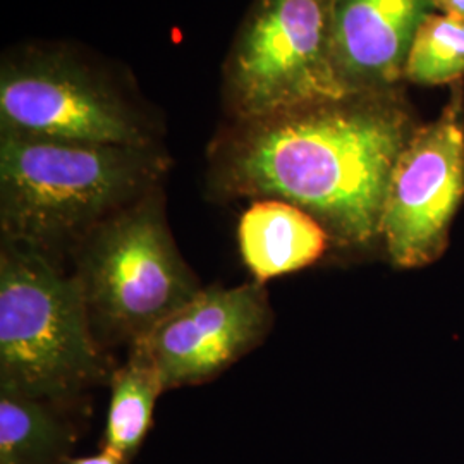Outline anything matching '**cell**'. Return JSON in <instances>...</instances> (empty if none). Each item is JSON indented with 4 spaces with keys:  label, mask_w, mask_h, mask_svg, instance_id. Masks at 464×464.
Instances as JSON below:
<instances>
[{
    "label": "cell",
    "mask_w": 464,
    "mask_h": 464,
    "mask_svg": "<svg viewBox=\"0 0 464 464\" xmlns=\"http://www.w3.org/2000/svg\"><path fill=\"white\" fill-rule=\"evenodd\" d=\"M107 373L76 276L4 241L0 251V389L45 402L82 394Z\"/></svg>",
    "instance_id": "cell-3"
},
{
    "label": "cell",
    "mask_w": 464,
    "mask_h": 464,
    "mask_svg": "<svg viewBox=\"0 0 464 464\" xmlns=\"http://www.w3.org/2000/svg\"><path fill=\"white\" fill-rule=\"evenodd\" d=\"M76 431L45 401L0 389V464H69Z\"/></svg>",
    "instance_id": "cell-11"
},
{
    "label": "cell",
    "mask_w": 464,
    "mask_h": 464,
    "mask_svg": "<svg viewBox=\"0 0 464 464\" xmlns=\"http://www.w3.org/2000/svg\"><path fill=\"white\" fill-rule=\"evenodd\" d=\"M145 147L86 145L4 131L0 222L4 241L50 260L78 249L128 208L155 178Z\"/></svg>",
    "instance_id": "cell-2"
},
{
    "label": "cell",
    "mask_w": 464,
    "mask_h": 464,
    "mask_svg": "<svg viewBox=\"0 0 464 464\" xmlns=\"http://www.w3.org/2000/svg\"><path fill=\"white\" fill-rule=\"evenodd\" d=\"M464 198V119L459 103L416 130L391 174L379 236L394 266H423L448 245Z\"/></svg>",
    "instance_id": "cell-6"
},
{
    "label": "cell",
    "mask_w": 464,
    "mask_h": 464,
    "mask_svg": "<svg viewBox=\"0 0 464 464\" xmlns=\"http://www.w3.org/2000/svg\"><path fill=\"white\" fill-rule=\"evenodd\" d=\"M464 74V16L430 13L411 44L404 78L416 84H446Z\"/></svg>",
    "instance_id": "cell-13"
},
{
    "label": "cell",
    "mask_w": 464,
    "mask_h": 464,
    "mask_svg": "<svg viewBox=\"0 0 464 464\" xmlns=\"http://www.w3.org/2000/svg\"><path fill=\"white\" fill-rule=\"evenodd\" d=\"M268 320L260 284L214 287L199 291L133 348L147 354L166 391L216 377L260 341Z\"/></svg>",
    "instance_id": "cell-7"
},
{
    "label": "cell",
    "mask_w": 464,
    "mask_h": 464,
    "mask_svg": "<svg viewBox=\"0 0 464 464\" xmlns=\"http://www.w3.org/2000/svg\"><path fill=\"white\" fill-rule=\"evenodd\" d=\"M162 391L164 385L155 366L141 349L133 348L130 362L112 377L103 448L128 461L147 437Z\"/></svg>",
    "instance_id": "cell-12"
},
{
    "label": "cell",
    "mask_w": 464,
    "mask_h": 464,
    "mask_svg": "<svg viewBox=\"0 0 464 464\" xmlns=\"http://www.w3.org/2000/svg\"><path fill=\"white\" fill-rule=\"evenodd\" d=\"M78 262L93 334L131 346L201 291L153 203L105 220L78 248Z\"/></svg>",
    "instance_id": "cell-4"
},
{
    "label": "cell",
    "mask_w": 464,
    "mask_h": 464,
    "mask_svg": "<svg viewBox=\"0 0 464 464\" xmlns=\"http://www.w3.org/2000/svg\"><path fill=\"white\" fill-rule=\"evenodd\" d=\"M430 5L439 13L464 16V0H430Z\"/></svg>",
    "instance_id": "cell-15"
},
{
    "label": "cell",
    "mask_w": 464,
    "mask_h": 464,
    "mask_svg": "<svg viewBox=\"0 0 464 464\" xmlns=\"http://www.w3.org/2000/svg\"><path fill=\"white\" fill-rule=\"evenodd\" d=\"M430 0H334L332 53L349 93L404 78L408 53Z\"/></svg>",
    "instance_id": "cell-9"
},
{
    "label": "cell",
    "mask_w": 464,
    "mask_h": 464,
    "mask_svg": "<svg viewBox=\"0 0 464 464\" xmlns=\"http://www.w3.org/2000/svg\"><path fill=\"white\" fill-rule=\"evenodd\" d=\"M237 239L245 266L266 282L315 264L327 249L329 232L296 205L266 198L243 214Z\"/></svg>",
    "instance_id": "cell-10"
},
{
    "label": "cell",
    "mask_w": 464,
    "mask_h": 464,
    "mask_svg": "<svg viewBox=\"0 0 464 464\" xmlns=\"http://www.w3.org/2000/svg\"><path fill=\"white\" fill-rule=\"evenodd\" d=\"M0 114L4 131L86 145L145 147L140 128L116 100L64 67L5 71Z\"/></svg>",
    "instance_id": "cell-8"
},
{
    "label": "cell",
    "mask_w": 464,
    "mask_h": 464,
    "mask_svg": "<svg viewBox=\"0 0 464 464\" xmlns=\"http://www.w3.org/2000/svg\"><path fill=\"white\" fill-rule=\"evenodd\" d=\"M334 0H262L234 59L239 107L251 117L284 116L344 102L332 53Z\"/></svg>",
    "instance_id": "cell-5"
},
{
    "label": "cell",
    "mask_w": 464,
    "mask_h": 464,
    "mask_svg": "<svg viewBox=\"0 0 464 464\" xmlns=\"http://www.w3.org/2000/svg\"><path fill=\"white\" fill-rule=\"evenodd\" d=\"M406 116L379 103L344 102L270 117L231 151L227 178L243 195L293 203L344 245L379 236Z\"/></svg>",
    "instance_id": "cell-1"
},
{
    "label": "cell",
    "mask_w": 464,
    "mask_h": 464,
    "mask_svg": "<svg viewBox=\"0 0 464 464\" xmlns=\"http://www.w3.org/2000/svg\"><path fill=\"white\" fill-rule=\"evenodd\" d=\"M69 464H126V459L109 449L102 448L99 454L84 456V458H72Z\"/></svg>",
    "instance_id": "cell-14"
}]
</instances>
